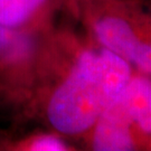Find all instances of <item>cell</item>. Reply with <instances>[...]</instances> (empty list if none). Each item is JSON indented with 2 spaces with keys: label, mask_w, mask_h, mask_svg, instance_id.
<instances>
[{
  "label": "cell",
  "mask_w": 151,
  "mask_h": 151,
  "mask_svg": "<svg viewBox=\"0 0 151 151\" xmlns=\"http://www.w3.org/2000/svg\"><path fill=\"white\" fill-rule=\"evenodd\" d=\"M91 25L101 47L151 74V44L140 42L124 19L113 15H100L92 20Z\"/></svg>",
  "instance_id": "3"
},
{
  "label": "cell",
  "mask_w": 151,
  "mask_h": 151,
  "mask_svg": "<svg viewBox=\"0 0 151 151\" xmlns=\"http://www.w3.org/2000/svg\"><path fill=\"white\" fill-rule=\"evenodd\" d=\"M57 0H0V25L38 36L50 29Z\"/></svg>",
  "instance_id": "5"
},
{
  "label": "cell",
  "mask_w": 151,
  "mask_h": 151,
  "mask_svg": "<svg viewBox=\"0 0 151 151\" xmlns=\"http://www.w3.org/2000/svg\"><path fill=\"white\" fill-rule=\"evenodd\" d=\"M38 36L0 25V106L12 114L26 87Z\"/></svg>",
  "instance_id": "2"
},
{
  "label": "cell",
  "mask_w": 151,
  "mask_h": 151,
  "mask_svg": "<svg viewBox=\"0 0 151 151\" xmlns=\"http://www.w3.org/2000/svg\"><path fill=\"white\" fill-rule=\"evenodd\" d=\"M132 118L127 109L122 93L109 105L87 134L90 145L97 151H127L134 149L130 134Z\"/></svg>",
  "instance_id": "4"
},
{
  "label": "cell",
  "mask_w": 151,
  "mask_h": 151,
  "mask_svg": "<svg viewBox=\"0 0 151 151\" xmlns=\"http://www.w3.org/2000/svg\"><path fill=\"white\" fill-rule=\"evenodd\" d=\"M56 131H0V151H66L70 148Z\"/></svg>",
  "instance_id": "6"
},
{
  "label": "cell",
  "mask_w": 151,
  "mask_h": 151,
  "mask_svg": "<svg viewBox=\"0 0 151 151\" xmlns=\"http://www.w3.org/2000/svg\"><path fill=\"white\" fill-rule=\"evenodd\" d=\"M63 60L62 37L38 39L28 82L14 113L17 122L40 121L64 137L86 135L131 78L128 62L108 49L77 46Z\"/></svg>",
  "instance_id": "1"
},
{
  "label": "cell",
  "mask_w": 151,
  "mask_h": 151,
  "mask_svg": "<svg viewBox=\"0 0 151 151\" xmlns=\"http://www.w3.org/2000/svg\"><path fill=\"white\" fill-rule=\"evenodd\" d=\"M132 121L147 133H151V80L145 76L130 78L122 92Z\"/></svg>",
  "instance_id": "7"
}]
</instances>
